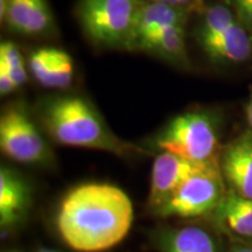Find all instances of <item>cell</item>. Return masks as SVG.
I'll list each match as a JSON object with an SVG mask.
<instances>
[{
    "mask_svg": "<svg viewBox=\"0 0 252 252\" xmlns=\"http://www.w3.org/2000/svg\"><path fill=\"white\" fill-rule=\"evenodd\" d=\"M133 222L127 194L109 184L80 185L62 198L56 225L68 247L100 252L121 243Z\"/></svg>",
    "mask_w": 252,
    "mask_h": 252,
    "instance_id": "obj_1",
    "label": "cell"
},
{
    "mask_svg": "<svg viewBox=\"0 0 252 252\" xmlns=\"http://www.w3.org/2000/svg\"><path fill=\"white\" fill-rule=\"evenodd\" d=\"M37 119L53 140L67 146L103 151L118 157L144 153L113 133L98 110L81 94H59L37 104Z\"/></svg>",
    "mask_w": 252,
    "mask_h": 252,
    "instance_id": "obj_2",
    "label": "cell"
},
{
    "mask_svg": "<svg viewBox=\"0 0 252 252\" xmlns=\"http://www.w3.org/2000/svg\"><path fill=\"white\" fill-rule=\"evenodd\" d=\"M143 0H80L77 17L94 46L106 49L135 48Z\"/></svg>",
    "mask_w": 252,
    "mask_h": 252,
    "instance_id": "obj_3",
    "label": "cell"
},
{
    "mask_svg": "<svg viewBox=\"0 0 252 252\" xmlns=\"http://www.w3.org/2000/svg\"><path fill=\"white\" fill-rule=\"evenodd\" d=\"M156 144L162 152L195 162L220 160L215 121L206 112L189 111L176 116L159 132Z\"/></svg>",
    "mask_w": 252,
    "mask_h": 252,
    "instance_id": "obj_4",
    "label": "cell"
},
{
    "mask_svg": "<svg viewBox=\"0 0 252 252\" xmlns=\"http://www.w3.org/2000/svg\"><path fill=\"white\" fill-rule=\"evenodd\" d=\"M226 194L220 160L207 162L179 187L156 215L194 219L214 214Z\"/></svg>",
    "mask_w": 252,
    "mask_h": 252,
    "instance_id": "obj_5",
    "label": "cell"
},
{
    "mask_svg": "<svg viewBox=\"0 0 252 252\" xmlns=\"http://www.w3.org/2000/svg\"><path fill=\"white\" fill-rule=\"evenodd\" d=\"M0 149L6 157L20 163H45L53 158L48 143L23 103H11L2 110Z\"/></svg>",
    "mask_w": 252,
    "mask_h": 252,
    "instance_id": "obj_6",
    "label": "cell"
},
{
    "mask_svg": "<svg viewBox=\"0 0 252 252\" xmlns=\"http://www.w3.org/2000/svg\"><path fill=\"white\" fill-rule=\"evenodd\" d=\"M207 162H195L169 152L156 158L151 172L149 207L154 214L165 206L179 187Z\"/></svg>",
    "mask_w": 252,
    "mask_h": 252,
    "instance_id": "obj_7",
    "label": "cell"
},
{
    "mask_svg": "<svg viewBox=\"0 0 252 252\" xmlns=\"http://www.w3.org/2000/svg\"><path fill=\"white\" fill-rule=\"evenodd\" d=\"M220 171L229 189L252 200V130L226 145L220 158Z\"/></svg>",
    "mask_w": 252,
    "mask_h": 252,
    "instance_id": "obj_8",
    "label": "cell"
},
{
    "mask_svg": "<svg viewBox=\"0 0 252 252\" xmlns=\"http://www.w3.org/2000/svg\"><path fill=\"white\" fill-rule=\"evenodd\" d=\"M1 23L13 33L31 37L47 35L55 30L47 0H9Z\"/></svg>",
    "mask_w": 252,
    "mask_h": 252,
    "instance_id": "obj_9",
    "label": "cell"
},
{
    "mask_svg": "<svg viewBox=\"0 0 252 252\" xmlns=\"http://www.w3.org/2000/svg\"><path fill=\"white\" fill-rule=\"evenodd\" d=\"M197 41L203 52L215 61L239 63L252 56V35L238 20L220 33Z\"/></svg>",
    "mask_w": 252,
    "mask_h": 252,
    "instance_id": "obj_10",
    "label": "cell"
},
{
    "mask_svg": "<svg viewBox=\"0 0 252 252\" xmlns=\"http://www.w3.org/2000/svg\"><path fill=\"white\" fill-rule=\"evenodd\" d=\"M30 188L20 175L1 167L0 169V224L8 229L18 224L30 207Z\"/></svg>",
    "mask_w": 252,
    "mask_h": 252,
    "instance_id": "obj_11",
    "label": "cell"
},
{
    "mask_svg": "<svg viewBox=\"0 0 252 252\" xmlns=\"http://www.w3.org/2000/svg\"><path fill=\"white\" fill-rule=\"evenodd\" d=\"M186 19L187 15L184 7H176L156 0L144 2L138 19L135 48L143 49L154 36L167 28L185 26Z\"/></svg>",
    "mask_w": 252,
    "mask_h": 252,
    "instance_id": "obj_12",
    "label": "cell"
},
{
    "mask_svg": "<svg viewBox=\"0 0 252 252\" xmlns=\"http://www.w3.org/2000/svg\"><path fill=\"white\" fill-rule=\"evenodd\" d=\"M161 252H217L215 239L200 226L167 229L157 237Z\"/></svg>",
    "mask_w": 252,
    "mask_h": 252,
    "instance_id": "obj_13",
    "label": "cell"
},
{
    "mask_svg": "<svg viewBox=\"0 0 252 252\" xmlns=\"http://www.w3.org/2000/svg\"><path fill=\"white\" fill-rule=\"evenodd\" d=\"M223 228L239 237H252V200L226 190L222 203L214 213Z\"/></svg>",
    "mask_w": 252,
    "mask_h": 252,
    "instance_id": "obj_14",
    "label": "cell"
},
{
    "mask_svg": "<svg viewBox=\"0 0 252 252\" xmlns=\"http://www.w3.org/2000/svg\"><path fill=\"white\" fill-rule=\"evenodd\" d=\"M143 50L153 53L174 64H187L185 26L169 27L154 36Z\"/></svg>",
    "mask_w": 252,
    "mask_h": 252,
    "instance_id": "obj_15",
    "label": "cell"
},
{
    "mask_svg": "<svg viewBox=\"0 0 252 252\" xmlns=\"http://www.w3.org/2000/svg\"><path fill=\"white\" fill-rule=\"evenodd\" d=\"M238 19L232 9L224 5H213L203 12L201 23L196 31V39L202 40L220 33L235 24Z\"/></svg>",
    "mask_w": 252,
    "mask_h": 252,
    "instance_id": "obj_16",
    "label": "cell"
},
{
    "mask_svg": "<svg viewBox=\"0 0 252 252\" xmlns=\"http://www.w3.org/2000/svg\"><path fill=\"white\" fill-rule=\"evenodd\" d=\"M0 67L7 69L19 89L26 84L28 71L18 46L12 41H4L0 45Z\"/></svg>",
    "mask_w": 252,
    "mask_h": 252,
    "instance_id": "obj_17",
    "label": "cell"
},
{
    "mask_svg": "<svg viewBox=\"0 0 252 252\" xmlns=\"http://www.w3.org/2000/svg\"><path fill=\"white\" fill-rule=\"evenodd\" d=\"M74 76L75 68L71 56L64 50L59 49L54 65L46 81L43 82L42 87L49 88V89H67L71 86Z\"/></svg>",
    "mask_w": 252,
    "mask_h": 252,
    "instance_id": "obj_18",
    "label": "cell"
},
{
    "mask_svg": "<svg viewBox=\"0 0 252 252\" xmlns=\"http://www.w3.org/2000/svg\"><path fill=\"white\" fill-rule=\"evenodd\" d=\"M236 18L252 35V0H229Z\"/></svg>",
    "mask_w": 252,
    "mask_h": 252,
    "instance_id": "obj_19",
    "label": "cell"
},
{
    "mask_svg": "<svg viewBox=\"0 0 252 252\" xmlns=\"http://www.w3.org/2000/svg\"><path fill=\"white\" fill-rule=\"evenodd\" d=\"M156 1L163 2V4L171 6H176V7H185V6L190 4L193 0H156Z\"/></svg>",
    "mask_w": 252,
    "mask_h": 252,
    "instance_id": "obj_20",
    "label": "cell"
},
{
    "mask_svg": "<svg viewBox=\"0 0 252 252\" xmlns=\"http://www.w3.org/2000/svg\"><path fill=\"white\" fill-rule=\"evenodd\" d=\"M245 116H247V122L252 130V94L250 99H249L247 109H245Z\"/></svg>",
    "mask_w": 252,
    "mask_h": 252,
    "instance_id": "obj_21",
    "label": "cell"
},
{
    "mask_svg": "<svg viewBox=\"0 0 252 252\" xmlns=\"http://www.w3.org/2000/svg\"><path fill=\"white\" fill-rule=\"evenodd\" d=\"M229 252H252V247H247V245H235L231 248Z\"/></svg>",
    "mask_w": 252,
    "mask_h": 252,
    "instance_id": "obj_22",
    "label": "cell"
},
{
    "mask_svg": "<svg viewBox=\"0 0 252 252\" xmlns=\"http://www.w3.org/2000/svg\"><path fill=\"white\" fill-rule=\"evenodd\" d=\"M9 0H0V19L4 18Z\"/></svg>",
    "mask_w": 252,
    "mask_h": 252,
    "instance_id": "obj_23",
    "label": "cell"
},
{
    "mask_svg": "<svg viewBox=\"0 0 252 252\" xmlns=\"http://www.w3.org/2000/svg\"><path fill=\"white\" fill-rule=\"evenodd\" d=\"M39 252H56L54 250H49V249H41Z\"/></svg>",
    "mask_w": 252,
    "mask_h": 252,
    "instance_id": "obj_24",
    "label": "cell"
}]
</instances>
